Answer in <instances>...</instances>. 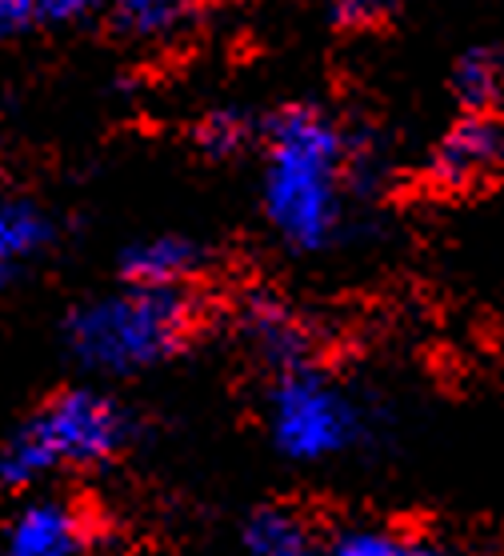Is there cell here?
Wrapping results in <instances>:
<instances>
[{
  "label": "cell",
  "mask_w": 504,
  "mask_h": 556,
  "mask_svg": "<svg viewBox=\"0 0 504 556\" xmlns=\"http://www.w3.org/2000/svg\"><path fill=\"white\" fill-rule=\"evenodd\" d=\"M344 140L320 113L292 109L268 132L265 208L297 249H325L341 225Z\"/></svg>",
  "instance_id": "obj_1"
},
{
  "label": "cell",
  "mask_w": 504,
  "mask_h": 556,
  "mask_svg": "<svg viewBox=\"0 0 504 556\" xmlns=\"http://www.w3.org/2000/svg\"><path fill=\"white\" fill-rule=\"evenodd\" d=\"M192 332V308L177 289L128 285L116 296L76 308L68 320V349L92 372H140L168 361Z\"/></svg>",
  "instance_id": "obj_2"
},
{
  "label": "cell",
  "mask_w": 504,
  "mask_h": 556,
  "mask_svg": "<svg viewBox=\"0 0 504 556\" xmlns=\"http://www.w3.org/2000/svg\"><path fill=\"white\" fill-rule=\"evenodd\" d=\"M128 437L125 413L89 389H73L64 396H52L37 417L25 420L16 437L0 448V481L4 484H33L61 468L101 465L113 456Z\"/></svg>",
  "instance_id": "obj_3"
},
{
  "label": "cell",
  "mask_w": 504,
  "mask_h": 556,
  "mask_svg": "<svg viewBox=\"0 0 504 556\" xmlns=\"http://www.w3.org/2000/svg\"><path fill=\"white\" fill-rule=\"evenodd\" d=\"M273 441L292 460H325L349 448L361 429L353 401L308 368H285L268 396Z\"/></svg>",
  "instance_id": "obj_4"
},
{
  "label": "cell",
  "mask_w": 504,
  "mask_h": 556,
  "mask_svg": "<svg viewBox=\"0 0 504 556\" xmlns=\"http://www.w3.org/2000/svg\"><path fill=\"white\" fill-rule=\"evenodd\" d=\"M92 541V520L68 501H33L4 532L9 556H80Z\"/></svg>",
  "instance_id": "obj_5"
},
{
  "label": "cell",
  "mask_w": 504,
  "mask_h": 556,
  "mask_svg": "<svg viewBox=\"0 0 504 556\" xmlns=\"http://www.w3.org/2000/svg\"><path fill=\"white\" fill-rule=\"evenodd\" d=\"M504 156V132L489 113H468L449 128L441 149L432 156V177L444 185H472L489 177Z\"/></svg>",
  "instance_id": "obj_6"
},
{
  "label": "cell",
  "mask_w": 504,
  "mask_h": 556,
  "mask_svg": "<svg viewBox=\"0 0 504 556\" xmlns=\"http://www.w3.org/2000/svg\"><path fill=\"white\" fill-rule=\"evenodd\" d=\"M52 241L49 216L33 201L0 204V285H9L37 261Z\"/></svg>",
  "instance_id": "obj_7"
},
{
  "label": "cell",
  "mask_w": 504,
  "mask_h": 556,
  "mask_svg": "<svg viewBox=\"0 0 504 556\" xmlns=\"http://www.w3.org/2000/svg\"><path fill=\"white\" fill-rule=\"evenodd\" d=\"M197 265H201L197 244L180 237H152L125 253V277L128 285H140V289H177L180 280L197 273Z\"/></svg>",
  "instance_id": "obj_8"
},
{
  "label": "cell",
  "mask_w": 504,
  "mask_h": 556,
  "mask_svg": "<svg viewBox=\"0 0 504 556\" xmlns=\"http://www.w3.org/2000/svg\"><path fill=\"white\" fill-rule=\"evenodd\" d=\"M240 332L249 337V344L256 353L273 361V365H285V368H297V361L304 356V329L301 320L285 308L280 301H252L240 316Z\"/></svg>",
  "instance_id": "obj_9"
},
{
  "label": "cell",
  "mask_w": 504,
  "mask_h": 556,
  "mask_svg": "<svg viewBox=\"0 0 504 556\" xmlns=\"http://www.w3.org/2000/svg\"><path fill=\"white\" fill-rule=\"evenodd\" d=\"M252 556H313V529L292 508H261L244 525Z\"/></svg>",
  "instance_id": "obj_10"
},
{
  "label": "cell",
  "mask_w": 504,
  "mask_h": 556,
  "mask_svg": "<svg viewBox=\"0 0 504 556\" xmlns=\"http://www.w3.org/2000/svg\"><path fill=\"white\" fill-rule=\"evenodd\" d=\"M101 0H0V40L25 37L33 28L68 25L92 13Z\"/></svg>",
  "instance_id": "obj_11"
},
{
  "label": "cell",
  "mask_w": 504,
  "mask_h": 556,
  "mask_svg": "<svg viewBox=\"0 0 504 556\" xmlns=\"http://www.w3.org/2000/svg\"><path fill=\"white\" fill-rule=\"evenodd\" d=\"M453 89H456V97H461L465 109L484 113V109L496 101V92H501V56L489 52V49L468 52L465 61L456 64Z\"/></svg>",
  "instance_id": "obj_12"
},
{
  "label": "cell",
  "mask_w": 504,
  "mask_h": 556,
  "mask_svg": "<svg viewBox=\"0 0 504 556\" xmlns=\"http://www.w3.org/2000/svg\"><path fill=\"white\" fill-rule=\"evenodd\" d=\"M192 0H113V16L121 28L137 37H164L189 16Z\"/></svg>",
  "instance_id": "obj_13"
},
{
  "label": "cell",
  "mask_w": 504,
  "mask_h": 556,
  "mask_svg": "<svg viewBox=\"0 0 504 556\" xmlns=\"http://www.w3.org/2000/svg\"><path fill=\"white\" fill-rule=\"evenodd\" d=\"M244 140H249V121H244L240 113H213L201 125V144L213 152V156L237 152Z\"/></svg>",
  "instance_id": "obj_14"
},
{
  "label": "cell",
  "mask_w": 504,
  "mask_h": 556,
  "mask_svg": "<svg viewBox=\"0 0 504 556\" xmlns=\"http://www.w3.org/2000/svg\"><path fill=\"white\" fill-rule=\"evenodd\" d=\"M328 4H332V21L337 25L365 33V28H377L380 21H389L396 0H328Z\"/></svg>",
  "instance_id": "obj_15"
},
{
  "label": "cell",
  "mask_w": 504,
  "mask_h": 556,
  "mask_svg": "<svg viewBox=\"0 0 504 556\" xmlns=\"http://www.w3.org/2000/svg\"><path fill=\"white\" fill-rule=\"evenodd\" d=\"M401 553L404 544L396 536H385V532H349L325 556H401Z\"/></svg>",
  "instance_id": "obj_16"
}]
</instances>
